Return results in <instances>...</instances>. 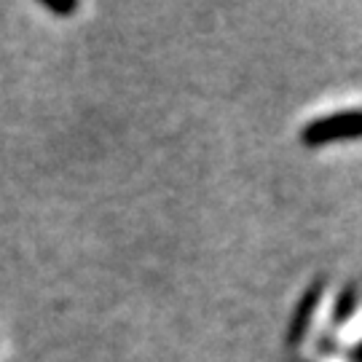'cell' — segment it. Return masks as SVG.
<instances>
[{
    "mask_svg": "<svg viewBox=\"0 0 362 362\" xmlns=\"http://www.w3.org/2000/svg\"><path fill=\"white\" fill-rule=\"evenodd\" d=\"M360 137V110H341L327 118H317L303 127L300 140L306 148H320L327 143H338V140H354Z\"/></svg>",
    "mask_w": 362,
    "mask_h": 362,
    "instance_id": "obj_1",
    "label": "cell"
},
{
    "mask_svg": "<svg viewBox=\"0 0 362 362\" xmlns=\"http://www.w3.org/2000/svg\"><path fill=\"white\" fill-rule=\"evenodd\" d=\"M322 293H325V279L320 276V279L311 282V287L298 300L296 311H293V320H290V327H287V346L290 349L300 346V341H303V336H306V330H309L311 325V317H314V311L320 306Z\"/></svg>",
    "mask_w": 362,
    "mask_h": 362,
    "instance_id": "obj_2",
    "label": "cell"
},
{
    "mask_svg": "<svg viewBox=\"0 0 362 362\" xmlns=\"http://www.w3.org/2000/svg\"><path fill=\"white\" fill-rule=\"evenodd\" d=\"M357 309V282H349V285L344 287L336 298V306H333V317H330V322L333 327H344V325L351 320V314Z\"/></svg>",
    "mask_w": 362,
    "mask_h": 362,
    "instance_id": "obj_3",
    "label": "cell"
},
{
    "mask_svg": "<svg viewBox=\"0 0 362 362\" xmlns=\"http://www.w3.org/2000/svg\"><path fill=\"white\" fill-rule=\"evenodd\" d=\"M43 8H49V11L57 13V16H70V13L78 11V3L76 0H62V3H57V0H43Z\"/></svg>",
    "mask_w": 362,
    "mask_h": 362,
    "instance_id": "obj_4",
    "label": "cell"
},
{
    "mask_svg": "<svg viewBox=\"0 0 362 362\" xmlns=\"http://www.w3.org/2000/svg\"><path fill=\"white\" fill-rule=\"evenodd\" d=\"M317 351L320 354H341V346H338V341L333 333H322V336L317 338Z\"/></svg>",
    "mask_w": 362,
    "mask_h": 362,
    "instance_id": "obj_5",
    "label": "cell"
},
{
    "mask_svg": "<svg viewBox=\"0 0 362 362\" xmlns=\"http://www.w3.org/2000/svg\"><path fill=\"white\" fill-rule=\"evenodd\" d=\"M357 351H360V344H351L349 351H346V357H349V362H360V357H357Z\"/></svg>",
    "mask_w": 362,
    "mask_h": 362,
    "instance_id": "obj_6",
    "label": "cell"
}]
</instances>
